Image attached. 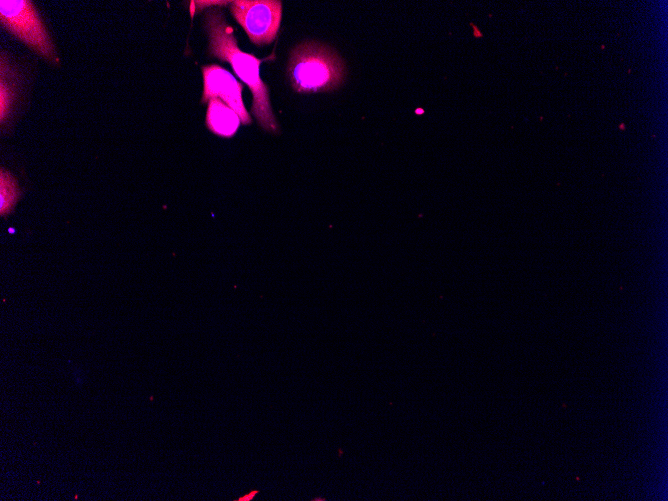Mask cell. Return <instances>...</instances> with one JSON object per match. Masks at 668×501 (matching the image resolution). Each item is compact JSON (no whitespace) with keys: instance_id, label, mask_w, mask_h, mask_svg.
I'll return each mask as SVG.
<instances>
[{"instance_id":"5b68a950","label":"cell","mask_w":668,"mask_h":501,"mask_svg":"<svg viewBox=\"0 0 668 501\" xmlns=\"http://www.w3.org/2000/svg\"><path fill=\"white\" fill-rule=\"evenodd\" d=\"M203 76L202 103L212 99H220L239 116L241 124L249 125L252 119L243 103V84L225 68L212 64L201 68Z\"/></svg>"},{"instance_id":"8992f818","label":"cell","mask_w":668,"mask_h":501,"mask_svg":"<svg viewBox=\"0 0 668 501\" xmlns=\"http://www.w3.org/2000/svg\"><path fill=\"white\" fill-rule=\"evenodd\" d=\"M205 123L212 133L222 137H232L241 121L232 108L217 98L208 101Z\"/></svg>"},{"instance_id":"277c9868","label":"cell","mask_w":668,"mask_h":501,"mask_svg":"<svg viewBox=\"0 0 668 501\" xmlns=\"http://www.w3.org/2000/svg\"><path fill=\"white\" fill-rule=\"evenodd\" d=\"M230 11L253 44L269 45L275 40L282 19L281 1L236 0Z\"/></svg>"},{"instance_id":"7a4b0ae2","label":"cell","mask_w":668,"mask_h":501,"mask_svg":"<svg viewBox=\"0 0 668 501\" xmlns=\"http://www.w3.org/2000/svg\"><path fill=\"white\" fill-rule=\"evenodd\" d=\"M287 77L297 93L330 92L343 84L346 65L336 50L318 41H303L289 55Z\"/></svg>"},{"instance_id":"6da1fadb","label":"cell","mask_w":668,"mask_h":501,"mask_svg":"<svg viewBox=\"0 0 668 501\" xmlns=\"http://www.w3.org/2000/svg\"><path fill=\"white\" fill-rule=\"evenodd\" d=\"M203 23L209 40V55L230 64L252 93L251 114L264 130L278 133L279 126L272 111L269 90L260 76V64L264 59L239 48L234 30L219 8L207 10Z\"/></svg>"},{"instance_id":"3957f363","label":"cell","mask_w":668,"mask_h":501,"mask_svg":"<svg viewBox=\"0 0 668 501\" xmlns=\"http://www.w3.org/2000/svg\"><path fill=\"white\" fill-rule=\"evenodd\" d=\"M1 25L30 49L52 63L59 61L55 46L31 1L1 0Z\"/></svg>"},{"instance_id":"52a82bcc","label":"cell","mask_w":668,"mask_h":501,"mask_svg":"<svg viewBox=\"0 0 668 501\" xmlns=\"http://www.w3.org/2000/svg\"><path fill=\"white\" fill-rule=\"evenodd\" d=\"M20 190L16 179L6 170L0 172V213L8 214L17 202Z\"/></svg>"},{"instance_id":"ba28073f","label":"cell","mask_w":668,"mask_h":501,"mask_svg":"<svg viewBox=\"0 0 668 501\" xmlns=\"http://www.w3.org/2000/svg\"><path fill=\"white\" fill-rule=\"evenodd\" d=\"M255 494L256 492H251L250 494L246 495L244 498H241L240 500H250Z\"/></svg>"}]
</instances>
